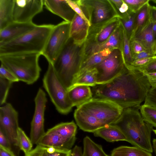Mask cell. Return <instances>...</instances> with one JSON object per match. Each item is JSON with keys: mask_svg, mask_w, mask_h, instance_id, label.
Segmentation results:
<instances>
[{"mask_svg": "<svg viewBox=\"0 0 156 156\" xmlns=\"http://www.w3.org/2000/svg\"><path fill=\"white\" fill-rule=\"evenodd\" d=\"M151 86L144 73L126 67L118 76L106 83L93 87L95 98L109 100L123 109L140 106Z\"/></svg>", "mask_w": 156, "mask_h": 156, "instance_id": "6da1fadb", "label": "cell"}, {"mask_svg": "<svg viewBox=\"0 0 156 156\" xmlns=\"http://www.w3.org/2000/svg\"><path fill=\"white\" fill-rule=\"evenodd\" d=\"M123 109L109 100L93 97L77 107L74 117L80 129L93 133L115 123L121 116Z\"/></svg>", "mask_w": 156, "mask_h": 156, "instance_id": "7a4b0ae2", "label": "cell"}, {"mask_svg": "<svg viewBox=\"0 0 156 156\" xmlns=\"http://www.w3.org/2000/svg\"><path fill=\"white\" fill-rule=\"evenodd\" d=\"M140 106L123 109L119 118L112 125L121 130L127 142L135 147L152 153L153 150L151 135L153 126L143 120L139 111Z\"/></svg>", "mask_w": 156, "mask_h": 156, "instance_id": "3957f363", "label": "cell"}, {"mask_svg": "<svg viewBox=\"0 0 156 156\" xmlns=\"http://www.w3.org/2000/svg\"><path fill=\"white\" fill-rule=\"evenodd\" d=\"M85 46V42L77 44L69 38L52 64L57 77L67 90L73 87L80 69Z\"/></svg>", "mask_w": 156, "mask_h": 156, "instance_id": "277c9868", "label": "cell"}, {"mask_svg": "<svg viewBox=\"0 0 156 156\" xmlns=\"http://www.w3.org/2000/svg\"><path fill=\"white\" fill-rule=\"evenodd\" d=\"M39 53L26 52L0 55L1 64L18 79L28 84L36 82L40 77L41 69Z\"/></svg>", "mask_w": 156, "mask_h": 156, "instance_id": "5b68a950", "label": "cell"}, {"mask_svg": "<svg viewBox=\"0 0 156 156\" xmlns=\"http://www.w3.org/2000/svg\"><path fill=\"white\" fill-rule=\"evenodd\" d=\"M55 25H37L33 30L7 42L0 44V55L37 52L42 54Z\"/></svg>", "mask_w": 156, "mask_h": 156, "instance_id": "8992f818", "label": "cell"}, {"mask_svg": "<svg viewBox=\"0 0 156 156\" xmlns=\"http://www.w3.org/2000/svg\"><path fill=\"white\" fill-rule=\"evenodd\" d=\"M43 87L57 110L60 113H69L73 106L68 90L58 79L52 64L48 63L47 70L43 79Z\"/></svg>", "mask_w": 156, "mask_h": 156, "instance_id": "52a82bcc", "label": "cell"}, {"mask_svg": "<svg viewBox=\"0 0 156 156\" xmlns=\"http://www.w3.org/2000/svg\"><path fill=\"white\" fill-rule=\"evenodd\" d=\"M81 2L90 27L101 25L119 18L110 0H81Z\"/></svg>", "mask_w": 156, "mask_h": 156, "instance_id": "ba28073f", "label": "cell"}, {"mask_svg": "<svg viewBox=\"0 0 156 156\" xmlns=\"http://www.w3.org/2000/svg\"><path fill=\"white\" fill-rule=\"evenodd\" d=\"M70 24L64 21L55 25L41 54L48 63L53 64L69 38Z\"/></svg>", "mask_w": 156, "mask_h": 156, "instance_id": "9c48e42d", "label": "cell"}, {"mask_svg": "<svg viewBox=\"0 0 156 156\" xmlns=\"http://www.w3.org/2000/svg\"><path fill=\"white\" fill-rule=\"evenodd\" d=\"M126 67L122 51L113 49L99 64L95 66L98 71L97 85L106 83L119 75Z\"/></svg>", "mask_w": 156, "mask_h": 156, "instance_id": "30bf717a", "label": "cell"}, {"mask_svg": "<svg viewBox=\"0 0 156 156\" xmlns=\"http://www.w3.org/2000/svg\"><path fill=\"white\" fill-rule=\"evenodd\" d=\"M47 101L45 92L39 88L34 99V112L31 122L30 138L33 144L37 145L46 132L44 129V115Z\"/></svg>", "mask_w": 156, "mask_h": 156, "instance_id": "8fae6325", "label": "cell"}, {"mask_svg": "<svg viewBox=\"0 0 156 156\" xmlns=\"http://www.w3.org/2000/svg\"><path fill=\"white\" fill-rule=\"evenodd\" d=\"M19 127L18 113L12 105L7 103L1 106L0 130L7 136L13 147H18L17 135Z\"/></svg>", "mask_w": 156, "mask_h": 156, "instance_id": "7c38bea8", "label": "cell"}, {"mask_svg": "<svg viewBox=\"0 0 156 156\" xmlns=\"http://www.w3.org/2000/svg\"><path fill=\"white\" fill-rule=\"evenodd\" d=\"M44 5V0H14L13 21L32 22L33 18L43 11Z\"/></svg>", "mask_w": 156, "mask_h": 156, "instance_id": "4fadbf2b", "label": "cell"}, {"mask_svg": "<svg viewBox=\"0 0 156 156\" xmlns=\"http://www.w3.org/2000/svg\"><path fill=\"white\" fill-rule=\"evenodd\" d=\"M120 24L118 17H115L107 23L95 27H90L85 42L86 45L98 44L106 41Z\"/></svg>", "mask_w": 156, "mask_h": 156, "instance_id": "5bb4252c", "label": "cell"}, {"mask_svg": "<svg viewBox=\"0 0 156 156\" xmlns=\"http://www.w3.org/2000/svg\"><path fill=\"white\" fill-rule=\"evenodd\" d=\"M123 30V28L120 22L112 34L104 42L92 45H86L85 44L83 59L106 49L118 48L122 51Z\"/></svg>", "mask_w": 156, "mask_h": 156, "instance_id": "9a60e30c", "label": "cell"}, {"mask_svg": "<svg viewBox=\"0 0 156 156\" xmlns=\"http://www.w3.org/2000/svg\"><path fill=\"white\" fill-rule=\"evenodd\" d=\"M37 26L33 22L20 23L13 21L0 30V44L17 38L33 30Z\"/></svg>", "mask_w": 156, "mask_h": 156, "instance_id": "2e32d148", "label": "cell"}, {"mask_svg": "<svg viewBox=\"0 0 156 156\" xmlns=\"http://www.w3.org/2000/svg\"><path fill=\"white\" fill-rule=\"evenodd\" d=\"M90 27L87 22L76 13L70 23L69 38L76 44L83 43L88 36Z\"/></svg>", "mask_w": 156, "mask_h": 156, "instance_id": "e0dca14e", "label": "cell"}, {"mask_svg": "<svg viewBox=\"0 0 156 156\" xmlns=\"http://www.w3.org/2000/svg\"><path fill=\"white\" fill-rule=\"evenodd\" d=\"M44 5L52 13L71 23L76 13L66 0H44Z\"/></svg>", "mask_w": 156, "mask_h": 156, "instance_id": "ac0fdd59", "label": "cell"}, {"mask_svg": "<svg viewBox=\"0 0 156 156\" xmlns=\"http://www.w3.org/2000/svg\"><path fill=\"white\" fill-rule=\"evenodd\" d=\"M75 143L56 134L46 132L37 145L62 150H70Z\"/></svg>", "mask_w": 156, "mask_h": 156, "instance_id": "d6986e66", "label": "cell"}, {"mask_svg": "<svg viewBox=\"0 0 156 156\" xmlns=\"http://www.w3.org/2000/svg\"><path fill=\"white\" fill-rule=\"evenodd\" d=\"M68 91L69 99L73 107H77L93 98V93L89 86H75Z\"/></svg>", "mask_w": 156, "mask_h": 156, "instance_id": "ffe728a7", "label": "cell"}, {"mask_svg": "<svg viewBox=\"0 0 156 156\" xmlns=\"http://www.w3.org/2000/svg\"><path fill=\"white\" fill-rule=\"evenodd\" d=\"M152 23L151 22L129 40L136 41L143 46L146 51L155 55L154 53V48L155 41L152 34Z\"/></svg>", "mask_w": 156, "mask_h": 156, "instance_id": "44dd1931", "label": "cell"}, {"mask_svg": "<svg viewBox=\"0 0 156 156\" xmlns=\"http://www.w3.org/2000/svg\"><path fill=\"white\" fill-rule=\"evenodd\" d=\"M77 126L73 121L61 122L48 130L46 132L56 134L66 139L75 142Z\"/></svg>", "mask_w": 156, "mask_h": 156, "instance_id": "7402d4cb", "label": "cell"}, {"mask_svg": "<svg viewBox=\"0 0 156 156\" xmlns=\"http://www.w3.org/2000/svg\"><path fill=\"white\" fill-rule=\"evenodd\" d=\"M93 133L95 136L100 137L108 142H113L119 141H127L126 137L121 130L112 124L101 128Z\"/></svg>", "mask_w": 156, "mask_h": 156, "instance_id": "603a6c76", "label": "cell"}, {"mask_svg": "<svg viewBox=\"0 0 156 156\" xmlns=\"http://www.w3.org/2000/svg\"><path fill=\"white\" fill-rule=\"evenodd\" d=\"M113 49H105L84 58L75 81L85 72L99 64L111 53Z\"/></svg>", "mask_w": 156, "mask_h": 156, "instance_id": "cb8c5ba5", "label": "cell"}, {"mask_svg": "<svg viewBox=\"0 0 156 156\" xmlns=\"http://www.w3.org/2000/svg\"><path fill=\"white\" fill-rule=\"evenodd\" d=\"M151 6L149 2H148L136 13L133 29L130 39L151 22L150 15Z\"/></svg>", "mask_w": 156, "mask_h": 156, "instance_id": "d4e9b609", "label": "cell"}, {"mask_svg": "<svg viewBox=\"0 0 156 156\" xmlns=\"http://www.w3.org/2000/svg\"><path fill=\"white\" fill-rule=\"evenodd\" d=\"M72 150H65L37 145L24 156H70Z\"/></svg>", "mask_w": 156, "mask_h": 156, "instance_id": "484cf974", "label": "cell"}, {"mask_svg": "<svg viewBox=\"0 0 156 156\" xmlns=\"http://www.w3.org/2000/svg\"><path fill=\"white\" fill-rule=\"evenodd\" d=\"M14 0H0V30L13 22Z\"/></svg>", "mask_w": 156, "mask_h": 156, "instance_id": "4316f807", "label": "cell"}, {"mask_svg": "<svg viewBox=\"0 0 156 156\" xmlns=\"http://www.w3.org/2000/svg\"><path fill=\"white\" fill-rule=\"evenodd\" d=\"M110 156H152L151 153L136 147L121 146L112 150Z\"/></svg>", "mask_w": 156, "mask_h": 156, "instance_id": "83f0119b", "label": "cell"}, {"mask_svg": "<svg viewBox=\"0 0 156 156\" xmlns=\"http://www.w3.org/2000/svg\"><path fill=\"white\" fill-rule=\"evenodd\" d=\"M83 156H108L102 146L94 142L87 136L83 139Z\"/></svg>", "mask_w": 156, "mask_h": 156, "instance_id": "f1b7e54d", "label": "cell"}, {"mask_svg": "<svg viewBox=\"0 0 156 156\" xmlns=\"http://www.w3.org/2000/svg\"><path fill=\"white\" fill-rule=\"evenodd\" d=\"M97 74L98 71L95 67L87 70L76 79L73 87L77 85L95 86L97 85Z\"/></svg>", "mask_w": 156, "mask_h": 156, "instance_id": "f546056e", "label": "cell"}, {"mask_svg": "<svg viewBox=\"0 0 156 156\" xmlns=\"http://www.w3.org/2000/svg\"><path fill=\"white\" fill-rule=\"evenodd\" d=\"M140 110L144 121L156 128V108L144 104Z\"/></svg>", "mask_w": 156, "mask_h": 156, "instance_id": "4dcf8cb0", "label": "cell"}, {"mask_svg": "<svg viewBox=\"0 0 156 156\" xmlns=\"http://www.w3.org/2000/svg\"><path fill=\"white\" fill-rule=\"evenodd\" d=\"M135 13L129 10L124 16L120 18H119L120 23L129 40L133 34Z\"/></svg>", "mask_w": 156, "mask_h": 156, "instance_id": "1f68e13d", "label": "cell"}, {"mask_svg": "<svg viewBox=\"0 0 156 156\" xmlns=\"http://www.w3.org/2000/svg\"><path fill=\"white\" fill-rule=\"evenodd\" d=\"M17 141L18 147L25 154L28 153L33 149V144L30 138L20 127L17 131Z\"/></svg>", "mask_w": 156, "mask_h": 156, "instance_id": "d6a6232c", "label": "cell"}, {"mask_svg": "<svg viewBox=\"0 0 156 156\" xmlns=\"http://www.w3.org/2000/svg\"><path fill=\"white\" fill-rule=\"evenodd\" d=\"M122 53L125 66L128 68L133 61L130 41L124 30L123 33Z\"/></svg>", "mask_w": 156, "mask_h": 156, "instance_id": "836d02e7", "label": "cell"}, {"mask_svg": "<svg viewBox=\"0 0 156 156\" xmlns=\"http://www.w3.org/2000/svg\"><path fill=\"white\" fill-rule=\"evenodd\" d=\"M13 83L5 78L0 77V105L5 103L9 89Z\"/></svg>", "mask_w": 156, "mask_h": 156, "instance_id": "e575fe53", "label": "cell"}, {"mask_svg": "<svg viewBox=\"0 0 156 156\" xmlns=\"http://www.w3.org/2000/svg\"><path fill=\"white\" fill-rule=\"evenodd\" d=\"M66 1L75 13L83 18L90 26V22L84 12L81 0H66Z\"/></svg>", "mask_w": 156, "mask_h": 156, "instance_id": "d590c367", "label": "cell"}, {"mask_svg": "<svg viewBox=\"0 0 156 156\" xmlns=\"http://www.w3.org/2000/svg\"><path fill=\"white\" fill-rule=\"evenodd\" d=\"M128 5L129 10L136 13L150 0H123Z\"/></svg>", "mask_w": 156, "mask_h": 156, "instance_id": "8d00e7d4", "label": "cell"}, {"mask_svg": "<svg viewBox=\"0 0 156 156\" xmlns=\"http://www.w3.org/2000/svg\"><path fill=\"white\" fill-rule=\"evenodd\" d=\"M156 57V55L150 57L133 61L128 68L140 70Z\"/></svg>", "mask_w": 156, "mask_h": 156, "instance_id": "74e56055", "label": "cell"}, {"mask_svg": "<svg viewBox=\"0 0 156 156\" xmlns=\"http://www.w3.org/2000/svg\"><path fill=\"white\" fill-rule=\"evenodd\" d=\"M0 77H1L12 83L19 81L17 78L9 70L1 64L0 67Z\"/></svg>", "mask_w": 156, "mask_h": 156, "instance_id": "f35d334b", "label": "cell"}, {"mask_svg": "<svg viewBox=\"0 0 156 156\" xmlns=\"http://www.w3.org/2000/svg\"><path fill=\"white\" fill-rule=\"evenodd\" d=\"M144 105L156 108V87H151L148 92Z\"/></svg>", "mask_w": 156, "mask_h": 156, "instance_id": "ab89813d", "label": "cell"}, {"mask_svg": "<svg viewBox=\"0 0 156 156\" xmlns=\"http://www.w3.org/2000/svg\"><path fill=\"white\" fill-rule=\"evenodd\" d=\"M129 41L131 51L133 57L143 51H146L143 46L136 41L134 40Z\"/></svg>", "mask_w": 156, "mask_h": 156, "instance_id": "60d3db41", "label": "cell"}, {"mask_svg": "<svg viewBox=\"0 0 156 156\" xmlns=\"http://www.w3.org/2000/svg\"><path fill=\"white\" fill-rule=\"evenodd\" d=\"M0 146L12 151L13 146L10 142L7 136L1 130H0Z\"/></svg>", "mask_w": 156, "mask_h": 156, "instance_id": "b9f144b4", "label": "cell"}, {"mask_svg": "<svg viewBox=\"0 0 156 156\" xmlns=\"http://www.w3.org/2000/svg\"><path fill=\"white\" fill-rule=\"evenodd\" d=\"M140 71L143 73L156 72V57Z\"/></svg>", "mask_w": 156, "mask_h": 156, "instance_id": "7bdbcfd3", "label": "cell"}, {"mask_svg": "<svg viewBox=\"0 0 156 156\" xmlns=\"http://www.w3.org/2000/svg\"><path fill=\"white\" fill-rule=\"evenodd\" d=\"M147 76L151 87H156V72L144 73Z\"/></svg>", "mask_w": 156, "mask_h": 156, "instance_id": "ee69618b", "label": "cell"}, {"mask_svg": "<svg viewBox=\"0 0 156 156\" xmlns=\"http://www.w3.org/2000/svg\"><path fill=\"white\" fill-rule=\"evenodd\" d=\"M154 55H153L146 51H144L133 56V61L138 59L150 57Z\"/></svg>", "mask_w": 156, "mask_h": 156, "instance_id": "f6af8a7d", "label": "cell"}, {"mask_svg": "<svg viewBox=\"0 0 156 156\" xmlns=\"http://www.w3.org/2000/svg\"><path fill=\"white\" fill-rule=\"evenodd\" d=\"M0 156H16L13 151L0 146Z\"/></svg>", "mask_w": 156, "mask_h": 156, "instance_id": "bcb514c9", "label": "cell"}, {"mask_svg": "<svg viewBox=\"0 0 156 156\" xmlns=\"http://www.w3.org/2000/svg\"><path fill=\"white\" fill-rule=\"evenodd\" d=\"M70 156H83V151L81 147L76 145L72 150Z\"/></svg>", "mask_w": 156, "mask_h": 156, "instance_id": "7dc6e473", "label": "cell"}, {"mask_svg": "<svg viewBox=\"0 0 156 156\" xmlns=\"http://www.w3.org/2000/svg\"><path fill=\"white\" fill-rule=\"evenodd\" d=\"M150 15L151 21L152 23L156 22V7L154 6H151Z\"/></svg>", "mask_w": 156, "mask_h": 156, "instance_id": "c3c4849f", "label": "cell"}, {"mask_svg": "<svg viewBox=\"0 0 156 156\" xmlns=\"http://www.w3.org/2000/svg\"><path fill=\"white\" fill-rule=\"evenodd\" d=\"M114 7L116 12L117 10L120 7L123 2V0H110Z\"/></svg>", "mask_w": 156, "mask_h": 156, "instance_id": "681fc988", "label": "cell"}, {"mask_svg": "<svg viewBox=\"0 0 156 156\" xmlns=\"http://www.w3.org/2000/svg\"><path fill=\"white\" fill-rule=\"evenodd\" d=\"M152 32L153 37L155 41L156 40V22L152 23Z\"/></svg>", "mask_w": 156, "mask_h": 156, "instance_id": "f907efd6", "label": "cell"}, {"mask_svg": "<svg viewBox=\"0 0 156 156\" xmlns=\"http://www.w3.org/2000/svg\"><path fill=\"white\" fill-rule=\"evenodd\" d=\"M152 143L154 150L156 155V138L154 139H153Z\"/></svg>", "mask_w": 156, "mask_h": 156, "instance_id": "816d5d0a", "label": "cell"}, {"mask_svg": "<svg viewBox=\"0 0 156 156\" xmlns=\"http://www.w3.org/2000/svg\"><path fill=\"white\" fill-rule=\"evenodd\" d=\"M154 55H156V40L155 41L154 48Z\"/></svg>", "mask_w": 156, "mask_h": 156, "instance_id": "f5cc1de1", "label": "cell"}, {"mask_svg": "<svg viewBox=\"0 0 156 156\" xmlns=\"http://www.w3.org/2000/svg\"><path fill=\"white\" fill-rule=\"evenodd\" d=\"M153 131L154 132L155 134L156 135V129H153Z\"/></svg>", "mask_w": 156, "mask_h": 156, "instance_id": "db71d44e", "label": "cell"}, {"mask_svg": "<svg viewBox=\"0 0 156 156\" xmlns=\"http://www.w3.org/2000/svg\"><path fill=\"white\" fill-rule=\"evenodd\" d=\"M152 1L154 3L156 4V0H152Z\"/></svg>", "mask_w": 156, "mask_h": 156, "instance_id": "11a10c76", "label": "cell"}]
</instances>
